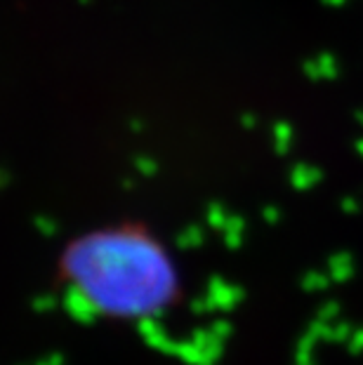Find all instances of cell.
I'll use <instances>...</instances> for the list:
<instances>
[{
	"label": "cell",
	"instance_id": "1",
	"mask_svg": "<svg viewBox=\"0 0 363 365\" xmlns=\"http://www.w3.org/2000/svg\"><path fill=\"white\" fill-rule=\"evenodd\" d=\"M57 274L81 304L111 321L163 316L182 299L173 252L142 222L106 224L71 238Z\"/></svg>",
	"mask_w": 363,
	"mask_h": 365
}]
</instances>
